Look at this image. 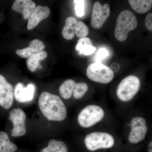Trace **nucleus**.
<instances>
[{"instance_id": "nucleus-1", "label": "nucleus", "mask_w": 152, "mask_h": 152, "mask_svg": "<svg viewBox=\"0 0 152 152\" xmlns=\"http://www.w3.org/2000/svg\"><path fill=\"white\" fill-rule=\"evenodd\" d=\"M40 110L50 121H62L67 116V109L62 100L59 96L44 92L39 99Z\"/></svg>"}, {"instance_id": "nucleus-2", "label": "nucleus", "mask_w": 152, "mask_h": 152, "mask_svg": "<svg viewBox=\"0 0 152 152\" xmlns=\"http://www.w3.org/2000/svg\"><path fill=\"white\" fill-rule=\"evenodd\" d=\"M137 20L132 12L128 10L122 11L119 15L115 30L116 39L120 42H124L129 33L136 28Z\"/></svg>"}, {"instance_id": "nucleus-3", "label": "nucleus", "mask_w": 152, "mask_h": 152, "mask_svg": "<svg viewBox=\"0 0 152 152\" xmlns=\"http://www.w3.org/2000/svg\"><path fill=\"white\" fill-rule=\"evenodd\" d=\"M104 110L101 106L91 104L86 106L79 113L77 121L81 127L88 129L94 126L104 119Z\"/></svg>"}, {"instance_id": "nucleus-4", "label": "nucleus", "mask_w": 152, "mask_h": 152, "mask_svg": "<svg viewBox=\"0 0 152 152\" xmlns=\"http://www.w3.org/2000/svg\"><path fill=\"white\" fill-rule=\"evenodd\" d=\"M140 87V80L137 76H127L121 81L117 87V97L124 102H130L138 93Z\"/></svg>"}, {"instance_id": "nucleus-5", "label": "nucleus", "mask_w": 152, "mask_h": 152, "mask_svg": "<svg viewBox=\"0 0 152 152\" xmlns=\"http://www.w3.org/2000/svg\"><path fill=\"white\" fill-rule=\"evenodd\" d=\"M85 146L91 151L109 149L115 143V138L111 134L106 132H94L88 134L84 139Z\"/></svg>"}, {"instance_id": "nucleus-6", "label": "nucleus", "mask_w": 152, "mask_h": 152, "mask_svg": "<svg viewBox=\"0 0 152 152\" xmlns=\"http://www.w3.org/2000/svg\"><path fill=\"white\" fill-rule=\"evenodd\" d=\"M86 75L91 80L101 84H107L113 80L114 73L108 66L99 62L93 63L86 69Z\"/></svg>"}, {"instance_id": "nucleus-7", "label": "nucleus", "mask_w": 152, "mask_h": 152, "mask_svg": "<svg viewBox=\"0 0 152 152\" xmlns=\"http://www.w3.org/2000/svg\"><path fill=\"white\" fill-rule=\"evenodd\" d=\"M88 86L84 82L76 83L73 80L68 79L61 85L59 92L61 96L65 99H69L73 95L76 99L83 97L88 91Z\"/></svg>"}, {"instance_id": "nucleus-8", "label": "nucleus", "mask_w": 152, "mask_h": 152, "mask_svg": "<svg viewBox=\"0 0 152 152\" xmlns=\"http://www.w3.org/2000/svg\"><path fill=\"white\" fill-rule=\"evenodd\" d=\"M130 127L128 140L131 143L138 144L145 140L148 131L147 121L145 118L140 116L133 117L131 120Z\"/></svg>"}, {"instance_id": "nucleus-9", "label": "nucleus", "mask_w": 152, "mask_h": 152, "mask_svg": "<svg viewBox=\"0 0 152 152\" xmlns=\"http://www.w3.org/2000/svg\"><path fill=\"white\" fill-rule=\"evenodd\" d=\"M110 8L108 4L102 5L99 2H96L93 7L91 26L96 29H100L110 17Z\"/></svg>"}, {"instance_id": "nucleus-10", "label": "nucleus", "mask_w": 152, "mask_h": 152, "mask_svg": "<svg viewBox=\"0 0 152 152\" xmlns=\"http://www.w3.org/2000/svg\"><path fill=\"white\" fill-rule=\"evenodd\" d=\"M26 114L22 109H14L10 112L9 119L14 125L13 129L11 131L12 136L17 137L24 135L26 131Z\"/></svg>"}, {"instance_id": "nucleus-11", "label": "nucleus", "mask_w": 152, "mask_h": 152, "mask_svg": "<svg viewBox=\"0 0 152 152\" xmlns=\"http://www.w3.org/2000/svg\"><path fill=\"white\" fill-rule=\"evenodd\" d=\"M14 97L13 87L0 75V106L7 110L10 109L13 104Z\"/></svg>"}, {"instance_id": "nucleus-12", "label": "nucleus", "mask_w": 152, "mask_h": 152, "mask_svg": "<svg viewBox=\"0 0 152 152\" xmlns=\"http://www.w3.org/2000/svg\"><path fill=\"white\" fill-rule=\"evenodd\" d=\"M35 86L32 83L29 84L24 87L22 83L17 84L14 90V96L20 103L26 102L31 101L34 97Z\"/></svg>"}, {"instance_id": "nucleus-13", "label": "nucleus", "mask_w": 152, "mask_h": 152, "mask_svg": "<svg viewBox=\"0 0 152 152\" xmlns=\"http://www.w3.org/2000/svg\"><path fill=\"white\" fill-rule=\"evenodd\" d=\"M50 13V9L47 6H37L28 19V30H32L35 28L40 22L49 16Z\"/></svg>"}, {"instance_id": "nucleus-14", "label": "nucleus", "mask_w": 152, "mask_h": 152, "mask_svg": "<svg viewBox=\"0 0 152 152\" xmlns=\"http://www.w3.org/2000/svg\"><path fill=\"white\" fill-rule=\"evenodd\" d=\"M36 7L35 3L31 0H16L12 6L13 10L21 13L26 20L29 19Z\"/></svg>"}, {"instance_id": "nucleus-15", "label": "nucleus", "mask_w": 152, "mask_h": 152, "mask_svg": "<svg viewBox=\"0 0 152 152\" xmlns=\"http://www.w3.org/2000/svg\"><path fill=\"white\" fill-rule=\"evenodd\" d=\"M45 48V45L43 42L38 39L33 40L28 46L25 49L17 50L16 53L23 58H28L33 55L42 51Z\"/></svg>"}, {"instance_id": "nucleus-16", "label": "nucleus", "mask_w": 152, "mask_h": 152, "mask_svg": "<svg viewBox=\"0 0 152 152\" xmlns=\"http://www.w3.org/2000/svg\"><path fill=\"white\" fill-rule=\"evenodd\" d=\"M76 49L80 55L89 56L94 53L96 49L93 45L90 38L85 37L81 38L78 41Z\"/></svg>"}, {"instance_id": "nucleus-17", "label": "nucleus", "mask_w": 152, "mask_h": 152, "mask_svg": "<svg viewBox=\"0 0 152 152\" xmlns=\"http://www.w3.org/2000/svg\"><path fill=\"white\" fill-rule=\"evenodd\" d=\"M78 20L72 17H68L66 20L65 25L62 31L63 37L67 40L72 39L75 34L76 25Z\"/></svg>"}, {"instance_id": "nucleus-18", "label": "nucleus", "mask_w": 152, "mask_h": 152, "mask_svg": "<svg viewBox=\"0 0 152 152\" xmlns=\"http://www.w3.org/2000/svg\"><path fill=\"white\" fill-rule=\"evenodd\" d=\"M131 7L137 12L143 14L151 9V0H129L128 1Z\"/></svg>"}, {"instance_id": "nucleus-19", "label": "nucleus", "mask_w": 152, "mask_h": 152, "mask_svg": "<svg viewBox=\"0 0 152 152\" xmlns=\"http://www.w3.org/2000/svg\"><path fill=\"white\" fill-rule=\"evenodd\" d=\"M18 147L10 140L7 134L0 132V152H15Z\"/></svg>"}, {"instance_id": "nucleus-20", "label": "nucleus", "mask_w": 152, "mask_h": 152, "mask_svg": "<svg viewBox=\"0 0 152 152\" xmlns=\"http://www.w3.org/2000/svg\"><path fill=\"white\" fill-rule=\"evenodd\" d=\"M48 57V53L45 51L39 52L28 58L26 63L28 69L31 72H34L39 66V62L43 61Z\"/></svg>"}, {"instance_id": "nucleus-21", "label": "nucleus", "mask_w": 152, "mask_h": 152, "mask_svg": "<svg viewBox=\"0 0 152 152\" xmlns=\"http://www.w3.org/2000/svg\"><path fill=\"white\" fill-rule=\"evenodd\" d=\"M68 148L64 142L53 139L49 141L48 147L40 152H68Z\"/></svg>"}, {"instance_id": "nucleus-22", "label": "nucleus", "mask_w": 152, "mask_h": 152, "mask_svg": "<svg viewBox=\"0 0 152 152\" xmlns=\"http://www.w3.org/2000/svg\"><path fill=\"white\" fill-rule=\"evenodd\" d=\"M75 32L78 37L80 39L85 38L88 34V28L84 23L80 21H78Z\"/></svg>"}, {"instance_id": "nucleus-23", "label": "nucleus", "mask_w": 152, "mask_h": 152, "mask_svg": "<svg viewBox=\"0 0 152 152\" xmlns=\"http://www.w3.org/2000/svg\"><path fill=\"white\" fill-rule=\"evenodd\" d=\"M85 1L83 0H75L74 1L75 4V9L76 15L77 16L81 17L84 15Z\"/></svg>"}, {"instance_id": "nucleus-24", "label": "nucleus", "mask_w": 152, "mask_h": 152, "mask_svg": "<svg viewBox=\"0 0 152 152\" xmlns=\"http://www.w3.org/2000/svg\"><path fill=\"white\" fill-rule=\"evenodd\" d=\"M109 55L108 51L105 49L101 48L99 50L96 57V60L97 62H99L101 60L107 57Z\"/></svg>"}, {"instance_id": "nucleus-25", "label": "nucleus", "mask_w": 152, "mask_h": 152, "mask_svg": "<svg viewBox=\"0 0 152 152\" xmlns=\"http://www.w3.org/2000/svg\"><path fill=\"white\" fill-rule=\"evenodd\" d=\"M145 25L148 30L152 31V13L147 15L145 20Z\"/></svg>"}, {"instance_id": "nucleus-26", "label": "nucleus", "mask_w": 152, "mask_h": 152, "mask_svg": "<svg viewBox=\"0 0 152 152\" xmlns=\"http://www.w3.org/2000/svg\"><path fill=\"white\" fill-rule=\"evenodd\" d=\"M110 69H111L113 72H117L120 69V66L118 64H114L111 65Z\"/></svg>"}, {"instance_id": "nucleus-27", "label": "nucleus", "mask_w": 152, "mask_h": 152, "mask_svg": "<svg viewBox=\"0 0 152 152\" xmlns=\"http://www.w3.org/2000/svg\"><path fill=\"white\" fill-rule=\"evenodd\" d=\"M148 152H152V142L151 141L148 145Z\"/></svg>"}]
</instances>
